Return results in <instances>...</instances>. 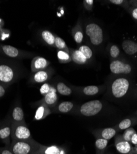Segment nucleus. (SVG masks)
I'll use <instances>...</instances> for the list:
<instances>
[{
    "label": "nucleus",
    "instance_id": "obj_1",
    "mask_svg": "<svg viewBox=\"0 0 137 154\" xmlns=\"http://www.w3.org/2000/svg\"><path fill=\"white\" fill-rule=\"evenodd\" d=\"M40 143L33 139L29 140L11 141V144L6 146L14 154H33L38 149Z\"/></svg>",
    "mask_w": 137,
    "mask_h": 154
},
{
    "label": "nucleus",
    "instance_id": "obj_2",
    "mask_svg": "<svg viewBox=\"0 0 137 154\" xmlns=\"http://www.w3.org/2000/svg\"><path fill=\"white\" fill-rule=\"evenodd\" d=\"M130 81L125 77H120L114 80L111 85V93L115 99L125 97L130 91Z\"/></svg>",
    "mask_w": 137,
    "mask_h": 154
},
{
    "label": "nucleus",
    "instance_id": "obj_3",
    "mask_svg": "<svg viewBox=\"0 0 137 154\" xmlns=\"http://www.w3.org/2000/svg\"><path fill=\"white\" fill-rule=\"evenodd\" d=\"M33 139L30 130L26 123L11 122V141Z\"/></svg>",
    "mask_w": 137,
    "mask_h": 154
},
{
    "label": "nucleus",
    "instance_id": "obj_4",
    "mask_svg": "<svg viewBox=\"0 0 137 154\" xmlns=\"http://www.w3.org/2000/svg\"><path fill=\"white\" fill-rule=\"evenodd\" d=\"M103 107L102 102L99 100H93L82 104L78 112L84 117H93L100 112Z\"/></svg>",
    "mask_w": 137,
    "mask_h": 154
},
{
    "label": "nucleus",
    "instance_id": "obj_5",
    "mask_svg": "<svg viewBox=\"0 0 137 154\" xmlns=\"http://www.w3.org/2000/svg\"><path fill=\"white\" fill-rule=\"evenodd\" d=\"M85 33L94 46L100 45L103 42V31L101 27L95 23H90L85 27Z\"/></svg>",
    "mask_w": 137,
    "mask_h": 154
},
{
    "label": "nucleus",
    "instance_id": "obj_6",
    "mask_svg": "<svg viewBox=\"0 0 137 154\" xmlns=\"http://www.w3.org/2000/svg\"><path fill=\"white\" fill-rule=\"evenodd\" d=\"M16 76L13 67L6 63L0 62V83L7 87L14 82Z\"/></svg>",
    "mask_w": 137,
    "mask_h": 154
},
{
    "label": "nucleus",
    "instance_id": "obj_7",
    "mask_svg": "<svg viewBox=\"0 0 137 154\" xmlns=\"http://www.w3.org/2000/svg\"><path fill=\"white\" fill-rule=\"evenodd\" d=\"M109 68L111 73L116 75H128L131 73L133 70V68L130 64L119 60L112 61L110 63Z\"/></svg>",
    "mask_w": 137,
    "mask_h": 154
},
{
    "label": "nucleus",
    "instance_id": "obj_8",
    "mask_svg": "<svg viewBox=\"0 0 137 154\" xmlns=\"http://www.w3.org/2000/svg\"><path fill=\"white\" fill-rule=\"evenodd\" d=\"M0 141L3 143L6 146L11 143V122L5 120L0 122Z\"/></svg>",
    "mask_w": 137,
    "mask_h": 154
},
{
    "label": "nucleus",
    "instance_id": "obj_9",
    "mask_svg": "<svg viewBox=\"0 0 137 154\" xmlns=\"http://www.w3.org/2000/svg\"><path fill=\"white\" fill-rule=\"evenodd\" d=\"M114 144L116 150L120 153L135 154L134 147L129 142L124 140L120 134L116 135Z\"/></svg>",
    "mask_w": 137,
    "mask_h": 154
},
{
    "label": "nucleus",
    "instance_id": "obj_10",
    "mask_svg": "<svg viewBox=\"0 0 137 154\" xmlns=\"http://www.w3.org/2000/svg\"><path fill=\"white\" fill-rule=\"evenodd\" d=\"M33 154H66V151L64 148L55 145L47 146L40 144Z\"/></svg>",
    "mask_w": 137,
    "mask_h": 154
},
{
    "label": "nucleus",
    "instance_id": "obj_11",
    "mask_svg": "<svg viewBox=\"0 0 137 154\" xmlns=\"http://www.w3.org/2000/svg\"><path fill=\"white\" fill-rule=\"evenodd\" d=\"M58 100V96L57 94L56 89L53 86L51 89V91L48 93L46 95L43 96V99L39 102L40 103L44 104L49 108H53L56 106Z\"/></svg>",
    "mask_w": 137,
    "mask_h": 154
},
{
    "label": "nucleus",
    "instance_id": "obj_12",
    "mask_svg": "<svg viewBox=\"0 0 137 154\" xmlns=\"http://www.w3.org/2000/svg\"><path fill=\"white\" fill-rule=\"evenodd\" d=\"M50 62L45 58L40 56H37L33 59L31 63V70L33 72H36L41 70H46L49 66Z\"/></svg>",
    "mask_w": 137,
    "mask_h": 154
},
{
    "label": "nucleus",
    "instance_id": "obj_13",
    "mask_svg": "<svg viewBox=\"0 0 137 154\" xmlns=\"http://www.w3.org/2000/svg\"><path fill=\"white\" fill-rule=\"evenodd\" d=\"M117 130L114 128H106L103 129L96 130L93 134L96 138H102L106 140H110L116 135Z\"/></svg>",
    "mask_w": 137,
    "mask_h": 154
},
{
    "label": "nucleus",
    "instance_id": "obj_14",
    "mask_svg": "<svg viewBox=\"0 0 137 154\" xmlns=\"http://www.w3.org/2000/svg\"><path fill=\"white\" fill-rule=\"evenodd\" d=\"M9 119L12 123H25L24 112L20 106H17L14 107L12 110Z\"/></svg>",
    "mask_w": 137,
    "mask_h": 154
},
{
    "label": "nucleus",
    "instance_id": "obj_15",
    "mask_svg": "<svg viewBox=\"0 0 137 154\" xmlns=\"http://www.w3.org/2000/svg\"><path fill=\"white\" fill-rule=\"evenodd\" d=\"M38 108L36 109L33 119L36 121H40L45 119L51 113V110L44 104L40 103Z\"/></svg>",
    "mask_w": 137,
    "mask_h": 154
},
{
    "label": "nucleus",
    "instance_id": "obj_16",
    "mask_svg": "<svg viewBox=\"0 0 137 154\" xmlns=\"http://www.w3.org/2000/svg\"><path fill=\"white\" fill-rule=\"evenodd\" d=\"M122 46L124 52L129 56H133L137 53V43L132 40H124Z\"/></svg>",
    "mask_w": 137,
    "mask_h": 154
},
{
    "label": "nucleus",
    "instance_id": "obj_17",
    "mask_svg": "<svg viewBox=\"0 0 137 154\" xmlns=\"http://www.w3.org/2000/svg\"><path fill=\"white\" fill-rule=\"evenodd\" d=\"M0 51L6 56L11 58L18 57L20 55L19 50L10 45H0Z\"/></svg>",
    "mask_w": 137,
    "mask_h": 154
},
{
    "label": "nucleus",
    "instance_id": "obj_18",
    "mask_svg": "<svg viewBox=\"0 0 137 154\" xmlns=\"http://www.w3.org/2000/svg\"><path fill=\"white\" fill-rule=\"evenodd\" d=\"M49 78H50V74L48 70H41L34 73L32 76V82L36 83H45Z\"/></svg>",
    "mask_w": 137,
    "mask_h": 154
},
{
    "label": "nucleus",
    "instance_id": "obj_19",
    "mask_svg": "<svg viewBox=\"0 0 137 154\" xmlns=\"http://www.w3.org/2000/svg\"><path fill=\"white\" fill-rule=\"evenodd\" d=\"M70 55L71 56L72 60L77 64H79V65H83L88 61L83 54L79 50L70 49Z\"/></svg>",
    "mask_w": 137,
    "mask_h": 154
},
{
    "label": "nucleus",
    "instance_id": "obj_20",
    "mask_svg": "<svg viewBox=\"0 0 137 154\" xmlns=\"http://www.w3.org/2000/svg\"><path fill=\"white\" fill-rule=\"evenodd\" d=\"M72 36L77 44H80L83 40V33L80 22H78L72 30Z\"/></svg>",
    "mask_w": 137,
    "mask_h": 154
},
{
    "label": "nucleus",
    "instance_id": "obj_21",
    "mask_svg": "<svg viewBox=\"0 0 137 154\" xmlns=\"http://www.w3.org/2000/svg\"><path fill=\"white\" fill-rule=\"evenodd\" d=\"M137 122L136 119H126L122 120L120 123L116 125L114 128L117 131L126 130L129 128H131Z\"/></svg>",
    "mask_w": 137,
    "mask_h": 154
},
{
    "label": "nucleus",
    "instance_id": "obj_22",
    "mask_svg": "<svg viewBox=\"0 0 137 154\" xmlns=\"http://www.w3.org/2000/svg\"><path fill=\"white\" fill-rule=\"evenodd\" d=\"M107 144V140L102 138H96L95 141L96 154H104Z\"/></svg>",
    "mask_w": 137,
    "mask_h": 154
},
{
    "label": "nucleus",
    "instance_id": "obj_23",
    "mask_svg": "<svg viewBox=\"0 0 137 154\" xmlns=\"http://www.w3.org/2000/svg\"><path fill=\"white\" fill-rule=\"evenodd\" d=\"M74 107L73 102L70 101H64L57 106L56 111L59 113H66L70 112Z\"/></svg>",
    "mask_w": 137,
    "mask_h": 154
},
{
    "label": "nucleus",
    "instance_id": "obj_24",
    "mask_svg": "<svg viewBox=\"0 0 137 154\" xmlns=\"http://www.w3.org/2000/svg\"><path fill=\"white\" fill-rule=\"evenodd\" d=\"M42 38L43 41L49 46H54L55 35L48 30H43L42 32Z\"/></svg>",
    "mask_w": 137,
    "mask_h": 154
},
{
    "label": "nucleus",
    "instance_id": "obj_25",
    "mask_svg": "<svg viewBox=\"0 0 137 154\" xmlns=\"http://www.w3.org/2000/svg\"><path fill=\"white\" fill-rule=\"evenodd\" d=\"M56 91L61 95L66 96H70L72 93V89L63 82H59L57 84Z\"/></svg>",
    "mask_w": 137,
    "mask_h": 154
},
{
    "label": "nucleus",
    "instance_id": "obj_26",
    "mask_svg": "<svg viewBox=\"0 0 137 154\" xmlns=\"http://www.w3.org/2000/svg\"><path fill=\"white\" fill-rule=\"evenodd\" d=\"M54 47L59 49V51H63L65 52L70 54V50L67 46V45L65 41L62 39L61 38L58 36H55V43H54Z\"/></svg>",
    "mask_w": 137,
    "mask_h": 154
},
{
    "label": "nucleus",
    "instance_id": "obj_27",
    "mask_svg": "<svg viewBox=\"0 0 137 154\" xmlns=\"http://www.w3.org/2000/svg\"><path fill=\"white\" fill-rule=\"evenodd\" d=\"M99 92V88L95 85L87 86L82 89V93L85 96H95Z\"/></svg>",
    "mask_w": 137,
    "mask_h": 154
},
{
    "label": "nucleus",
    "instance_id": "obj_28",
    "mask_svg": "<svg viewBox=\"0 0 137 154\" xmlns=\"http://www.w3.org/2000/svg\"><path fill=\"white\" fill-rule=\"evenodd\" d=\"M58 59L60 63H66L72 61L71 56L69 53H67L63 51H59L57 54Z\"/></svg>",
    "mask_w": 137,
    "mask_h": 154
},
{
    "label": "nucleus",
    "instance_id": "obj_29",
    "mask_svg": "<svg viewBox=\"0 0 137 154\" xmlns=\"http://www.w3.org/2000/svg\"><path fill=\"white\" fill-rule=\"evenodd\" d=\"M79 51L83 54V56L85 57V58L87 60H90L92 56H93V52L90 47L86 45H82L80 46V48L78 49Z\"/></svg>",
    "mask_w": 137,
    "mask_h": 154
},
{
    "label": "nucleus",
    "instance_id": "obj_30",
    "mask_svg": "<svg viewBox=\"0 0 137 154\" xmlns=\"http://www.w3.org/2000/svg\"><path fill=\"white\" fill-rule=\"evenodd\" d=\"M135 133H136V131L135 130L134 128L131 127V128H128V129H127L126 130H124L123 134H122V137L124 140L130 143L132 137Z\"/></svg>",
    "mask_w": 137,
    "mask_h": 154
},
{
    "label": "nucleus",
    "instance_id": "obj_31",
    "mask_svg": "<svg viewBox=\"0 0 137 154\" xmlns=\"http://www.w3.org/2000/svg\"><path fill=\"white\" fill-rule=\"evenodd\" d=\"M109 54L113 59H116L119 56L120 54V49L119 47L116 45H112L109 49Z\"/></svg>",
    "mask_w": 137,
    "mask_h": 154
},
{
    "label": "nucleus",
    "instance_id": "obj_32",
    "mask_svg": "<svg viewBox=\"0 0 137 154\" xmlns=\"http://www.w3.org/2000/svg\"><path fill=\"white\" fill-rule=\"evenodd\" d=\"M53 86H51L50 85L47 83H44L40 88V94L42 95H43V96H45V95H46L48 93H49V92L51 91V89H52Z\"/></svg>",
    "mask_w": 137,
    "mask_h": 154
},
{
    "label": "nucleus",
    "instance_id": "obj_33",
    "mask_svg": "<svg viewBox=\"0 0 137 154\" xmlns=\"http://www.w3.org/2000/svg\"><path fill=\"white\" fill-rule=\"evenodd\" d=\"M83 6L87 11H92L93 7V0H85L83 2Z\"/></svg>",
    "mask_w": 137,
    "mask_h": 154
},
{
    "label": "nucleus",
    "instance_id": "obj_34",
    "mask_svg": "<svg viewBox=\"0 0 137 154\" xmlns=\"http://www.w3.org/2000/svg\"><path fill=\"white\" fill-rule=\"evenodd\" d=\"M130 13L132 17L137 21V8H132L130 9Z\"/></svg>",
    "mask_w": 137,
    "mask_h": 154
},
{
    "label": "nucleus",
    "instance_id": "obj_35",
    "mask_svg": "<svg viewBox=\"0 0 137 154\" xmlns=\"http://www.w3.org/2000/svg\"><path fill=\"white\" fill-rule=\"evenodd\" d=\"M6 87L0 83V99H1L6 94Z\"/></svg>",
    "mask_w": 137,
    "mask_h": 154
},
{
    "label": "nucleus",
    "instance_id": "obj_36",
    "mask_svg": "<svg viewBox=\"0 0 137 154\" xmlns=\"http://www.w3.org/2000/svg\"><path fill=\"white\" fill-rule=\"evenodd\" d=\"M109 2L116 5H122L125 4L127 2L123 1V0H109Z\"/></svg>",
    "mask_w": 137,
    "mask_h": 154
},
{
    "label": "nucleus",
    "instance_id": "obj_37",
    "mask_svg": "<svg viewBox=\"0 0 137 154\" xmlns=\"http://www.w3.org/2000/svg\"><path fill=\"white\" fill-rule=\"evenodd\" d=\"M0 154H14L6 147H0Z\"/></svg>",
    "mask_w": 137,
    "mask_h": 154
},
{
    "label": "nucleus",
    "instance_id": "obj_38",
    "mask_svg": "<svg viewBox=\"0 0 137 154\" xmlns=\"http://www.w3.org/2000/svg\"><path fill=\"white\" fill-rule=\"evenodd\" d=\"M130 144L132 145H134L135 146H137V133H135L132 137Z\"/></svg>",
    "mask_w": 137,
    "mask_h": 154
},
{
    "label": "nucleus",
    "instance_id": "obj_39",
    "mask_svg": "<svg viewBox=\"0 0 137 154\" xmlns=\"http://www.w3.org/2000/svg\"><path fill=\"white\" fill-rule=\"evenodd\" d=\"M130 3L134 7V8H137V1H133L130 2Z\"/></svg>",
    "mask_w": 137,
    "mask_h": 154
},
{
    "label": "nucleus",
    "instance_id": "obj_40",
    "mask_svg": "<svg viewBox=\"0 0 137 154\" xmlns=\"http://www.w3.org/2000/svg\"><path fill=\"white\" fill-rule=\"evenodd\" d=\"M134 151H135V154H137V146L134 147Z\"/></svg>",
    "mask_w": 137,
    "mask_h": 154
}]
</instances>
